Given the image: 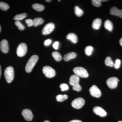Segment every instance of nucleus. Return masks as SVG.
<instances>
[{
	"instance_id": "nucleus-40",
	"label": "nucleus",
	"mask_w": 122,
	"mask_h": 122,
	"mask_svg": "<svg viewBox=\"0 0 122 122\" xmlns=\"http://www.w3.org/2000/svg\"><path fill=\"white\" fill-rule=\"evenodd\" d=\"M44 122H50L49 121H47V120H46V121H44Z\"/></svg>"
},
{
	"instance_id": "nucleus-20",
	"label": "nucleus",
	"mask_w": 122,
	"mask_h": 122,
	"mask_svg": "<svg viewBox=\"0 0 122 122\" xmlns=\"http://www.w3.org/2000/svg\"><path fill=\"white\" fill-rule=\"evenodd\" d=\"M34 22V25L37 26L41 25L44 22V20L41 18L37 17L34 19L33 20Z\"/></svg>"
},
{
	"instance_id": "nucleus-26",
	"label": "nucleus",
	"mask_w": 122,
	"mask_h": 122,
	"mask_svg": "<svg viewBox=\"0 0 122 122\" xmlns=\"http://www.w3.org/2000/svg\"><path fill=\"white\" fill-rule=\"evenodd\" d=\"M93 50V48L91 46H88L85 48V52L87 56H90Z\"/></svg>"
},
{
	"instance_id": "nucleus-1",
	"label": "nucleus",
	"mask_w": 122,
	"mask_h": 122,
	"mask_svg": "<svg viewBox=\"0 0 122 122\" xmlns=\"http://www.w3.org/2000/svg\"><path fill=\"white\" fill-rule=\"evenodd\" d=\"M38 59V57L37 55H33L31 57L25 66V70L26 72L30 73L31 72Z\"/></svg>"
},
{
	"instance_id": "nucleus-36",
	"label": "nucleus",
	"mask_w": 122,
	"mask_h": 122,
	"mask_svg": "<svg viewBox=\"0 0 122 122\" xmlns=\"http://www.w3.org/2000/svg\"><path fill=\"white\" fill-rule=\"evenodd\" d=\"M69 122H82L81 121L79 120H73L70 121Z\"/></svg>"
},
{
	"instance_id": "nucleus-13",
	"label": "nucleus",
	"mask_w": 122,
	"mask_h": 122,
	"mask_svg": "<svg viewBox=\"0 0 122 122\" xmlns=\"http://www.w3.org/2000/svg\"><path fill=\"white\" fill-rule=\"evenodd\" d=\"M110 14L112 15H116L122 18V10L118 9L116 7H114L112 8L110 10Z\"/></svg>"
},
{
	"instance_id": "nucleus-6",
	"label": "nucleus",
	"mask_w": 122,
	"mask_h": 122,
	"mask_svg": "<svg viewBox=\"0 0 122 122\" xmlns=\"http://www.w3.org/2000/svg\"><path fill=\"white\" fill-rule=\"evenodd\" d=\"M85 101L84 99L79 97L75 99L72 101L71 105L73 107L76 109H79L84 106Z\"/></svg>"
},
{
	"instance_id": "nucleus-23",
	"label": "nucleus",
	"mask_w": 122,
	"mask_h": 122,
	"mask_svg": "<svg viewBox=\"0 0 122 122\" xmlns=\"http://www.w3.org/2000/svg\"><path fill=\"white\" fill-rule=\"evenodd\" d=\"M105 65L107 66L113 67L114 66L113 61L112 60L111 58L109 56L107 57L105 60Z\"/></svg>"
},
{
	"instance_id": "nucleus-22",
	"label": "nucleus",
	"mask_w": 122,
	"mask_h": 122,
	"mask_svg": "<svg viewBox=\"0 0 122 122\" xmlns=\"http://www.w3.org/2000/svg\"><path fill=\"white\" fill-rule=\"evenodd\" d=\"M52 56L54 59L57 61H61L62 58L61 54L58 52H53L52 53Z\"/></svg>"
},
{
	"instance_id": "nucleus-12",
	"label": "nucleus",
	"mask_w": 122,
	"mask_h": 122,
	"mask_svg": "<svg viewBox=\"0 0 122 122\" xmlns=\"http://www.w3.org/2000/svg\"><path fill=\"white\" fill-rule=\"evenodd\" d=\"M0 49L1 52L5 53H8L9 51L8 43L7 40L3 39L0 44Z\"/></svg>"
},
{
	"instance_id": "nucleus-34",
	"label": "nucleus",
	"mask_w": 122,
	"mask_h": 122,
	"mask_svg": "<svg viewBox=\"0 0 122 122\" xmlns=\"http://www.w3.org/2000/svg\"><path fill=\"white\" fill-rule=\"evenodd\" d=\"M59 45V42L58 41H56L54 43L53 45V47L55 49L57 50L58 49Z\"/></svg>"
},
{
	"instance_id": "nucleus-39",
	"label": "nucleus",
	"mask_w": 122,
	"mask_h": 122,
	"mask_svg": "<svg viewBox=\"0 0 122 122\" xmlns=\"http://www.w3.org/2000/svg\"><path fill=\"white\" fill-rule=\"evenodd\" d=\"M51 1V0H46V1L47 2H50Z\"/></svg>"
},
{
	"instance_id": "nucleus-41",
	"label": "nucleus",
	"mask_w": 122,
	"mask_h": 122,
	"mask_svg": "<svg viewBox=\"0 0 122 122\" xmlns=\"http://www.w3.org/2000/svg\"><path fill=\"white\" fill-rule=\"evenodd\" d=\"M1 31V27L0 25V33Z\"/></svg>"
},
{
	"instance_id": "nucleus-14",
	"label": "nucleus",
	"mask_w": 122,
	"mask_h": 122,
	"mask_svg": "<svg viewBox=\"0 0 122 122\" xmlns=\"http://www.w3.org/2000/svg\"><path fill=\"white\" fill-rule=\"evenodd\" d=\"M79 78L76 75H73L70 78L69 83L71 86H73L79 83Z\"/></svg>"
},
{
	"instance_id": "nucleus-38",
	"label": "nucleus",
	"mask_w": 122,
	"mask_h": 122,
	"mask_svg": "<svg viewBox=\"0 0 122 122\" xmlns=\"http://www.w3.org/2000/svg\"><path fill=\"white\" fill-rule=\"evenodd\" d=\"M1 66L0 65V78L1 75Z\"/></svg>"
},
{
	"instance_id": "nucleus-2",
	"label": "nucleus",
	"mask_w": 122,
	"mask_h": 122,
	"mask_svg": "<svg viewBox=\"0 0 122 122\" xmlns=\"http://www.w3.org/2000/svg\"><path fill=\"white\" fill-rule=\"evenodd\" d=\"M4 75L7 82L10 83L13 81L14 73L13 68L11 66L6 68L4 72Z\"/></svg>"
},
{
	"instance_id": "nucleus-16",
	"label": "nucleus",
	"mask_w": 122,
	"mask_h": 122,
	"mask_svg": "<svg viewBox=\"0 0 122 122\" xmlns=\"http://www.w3.org/2000/svg\"><path fill=\"white\" fill-rule=\"evenodd\" d=\"M76 56L77 54L76 53L74 52H71L65 55L63 57V59L64 61H68L71 59H74L76 57Z\"/></svg>"
},
{
	"instance_id": "nucleus-11",
	"label": "nucleus",
	"mask_w": 122,
	"mask_h": 122,
	"mask_svg": "<svg viewBox=\"0 0 122 122\" xmlns=\"http://www.w3.org/2000/svg\"><path fill=\"white\" fill-rule=\"evenodd\" d=\"M93 111L97 115H99L101 117H105L107 115L106 112L100 107H95L93 109Z\"/></svg>"
},
{
	"instance_id": "nucleus-29",
	"label": "nucleus",
	"mask_w": 122,
	"mask_h": 122,
	"mask_svg": "<svg viewBox=\"0 0 122 122\" xmlns=\"http://www.w3.org/2000/svg\"><path fill=\"white\" fill-rule=\"evenodd\" d=\"M15 25L17 26L18 29L20 30H23L25 29V26L23 25L20 21L16 20L15 22Z\"/></svg>"
},
{
	"instance_id": "nucleus-25",
	"label": "nucleus",
	"mask_w": 122,
	"mask_h": 122,
	"mask_svg": "<svg viewBox=\"0 0 122 122\" xmlns=\"http://www.w3.org/2000/svg\"><path fill=\"white\" fill-rule=\"evenodd\" d=\"M27 16L26 13H23L21 14H17L15 15L14 17V19L16 20H21L24 19Z\"/></svg>"
},
{
	"instance_id": "nucleus-15",
	"label": "nucleus",
	"mask_w": 122,
	"mask_h": 122,
	"mask_svg": "<svg viewBox=\"0 0 122 122\" xmlns=\"http://www.w3.org/2000/svg\"><path fill=\"white\" fill-rule=\"evenodd\" d=\"M102 24V20L100 18H96L94 20L92 24V27L94 29L98 30L100 28Z\"/></svg>"
},
{
	"instance_id": "nucleus-3",
	"label": "nucleus",
	"mask_w": 122,
	"mask_h": 122,
	"mask_svg": "<svg viewBox=\"0 0 122 122\" xmlns=\"http://www.w3.org/2000/svg\"><path fill=\"white\" fill-rule=\"evenodd\" d=\"M73 71L76 75L82 78H87L89 74L86 70L82 67H76L73 69Z\"/></svg>"
},
{
	"instance_id": "nucleus-42",
	"label": "nucleus",
	"mask_w": 122,
	"mask_h": 122,
	"mask_svg": "<svg viewBox=\"0 0 122 122\" xmlns=\"http://www.w3.org/2000/svg\"><path fill=\"white\" fill-rule=\"evenodd\" d=\"M122 122V121H119V122Z\"/></svg>"
},
{
	"instance_id": "nucleus-7",
	"label": "nucleus",
	"mask_w": 122,
	"mask_h": 122,
	"mask_svg": "<svg viewBox=\"0 0 122 122\" xmlns=\"http://www.w3.org/2000/svg\"><path fill=\"white\" fill-rule=\"evenodd\" d=\"M119 81L116 77H112L107 79V84L110 89H115L117 86L118 81Z\"/></svg>"
},
{
	"instance_id": "nucleus-37",
	"label": "nucleus",
	"mask_w": 122,
	"mask_h": 122,
	"mask_svg": "<svg viewBox=\"0 0 122 122\" xmlns=\"http://www.w3.org/2000/svg\"><path fill=\"white\" fill-rule=\"evenodd\" d=\"M119 43H120V45L122 46V37L120 39L119 41Z\"/></svg>"
},
{
	"instance_id": "nucleus-31",
	"label": "nucleus",
	"mask_w": 122,
	"mask_h": 122,
	"mask_svg": "<svg viewBox=\"0 0 122 122\" xmlns=\"http://www.w3.org/2000/svg\"><path fill=\"white\" fill-rule=\"evenodd\" d=\"M60 87L62 91H65L69 89V86L66 83H62L60 86Z\"/></svg>"
},
{
	"instance_id": "nucleus-30",
	"label": "nucleus",
	"mask_w": 122,
	"mask_h": 122,
	"mask_svg": "<svg viewBox=\"0 0 122 122\" xmlns=\"http://www.w3.org/2000/svg\"><path fill=\"white\" fill-rule=\"evenodd\" d=\"M121 61L120 59H117L115 60V62L114 63V67L116 69H119L120 68L121 65Z\"/></svg>"
},
{
	"instance_id": "nucleus-4",
	"label": "nucleus",
	"mask_w": 122,
	"mask_h": 122,
	"mask_svg": "<svg viewBox=\"0 0 122 122\" xmlns=\"http://www.w3.org/2000/svg\"><path fill=\"white\" fill-rule=\"evenodd\" d=\"M42 71L46 77L49 78H51L54 77L56 74L55 70L49 66H44Z\"/></svg>"
},
{
	"instance_id": "nucleus-19",
	"label": "nucleus",
	"mask_w": 122,
	"mask_h": 122,
	"mask_svg": "<svg viewBox=\"0 0 122 122\" xmlns=\"http://www.w3.org/2000/svg\"><path fill=\"white\" fill-rule=\"evenodd\" d=\"M33 8L36 11L41 12L44 10L45 7L43 5L38 4H34L32 5Z\"/></svg>"
},
{
	"instance_id": "nucleus-5",
	"label": "nucleus",
	"mask_w": 122,
	"mask_h": 122,
	"mask_svg": "<svg viewBox=\"0 0 122 122\" xmlns=\"http://www.w3.org/2000/svg\"><path fill=\"white\" fill-rule=\"evenodd\" d=\"M27 51V46L26 44L24 43H21L17 49V54L19 57L24 56L26 54Z\"/></svg>"
},
{
	"instance_id": "nucleus-35",
	"label": "nucleus",
	"mask_w": 122,
	"mask_h": 122,
	"mask_svg": "<svg viewBox=\"0 0 122 122\" xmlns=\"http://www.w3.org/2000/svg\"><path fill=\"white\" fill-rule=\"evenodd\" d=\"M51 43V41L50 39H47V40H46L44 42V44L45 46H48Z\"/></svg>"
},
{
	"instance_id": "nucleus-27",
	"label": "nucleus",
	"mask_w": 122,
	"mask_h": 122,
	"mask_svg": "<svg viewBox=\"0 0 122 122\" xmlns=\"http://www.w3.org/2000/svg\"><path fill=\"white\" fill-rule=\"evenodd\" d=\"M9 8V6L7 3L0 2V9L4 11H7Z\"/></svg>"
},
{
	"instance_id": "nucleus-28",
	"label": "nucleus",
	"mask_w": 122,
	"mask_h": 122,
	"mask_svg": "<svg viewBox=\"0 0 122 122\" xmlns=\"http://www.w3.org/2000/svg\"><path fill=\"white\" fill-rule=\"evenodd\" d=\"M106 0H92L91 1L92 3L94 6L96 7H99L101 5L102 1H107Z\"/></svg>"
},
{
	"instance_id": "nucleus-9",
	"label": "nucleus",
	"mask_w": 122,
	"mask_h": 122,
	"mask_svg": "<svg viewBox=\"0 0 122 122\" xmlns=\"http://www.w3.org/2000/svg\"><path fill=\"white\" fill-rule=\"evenodd\" d=\"M89 91L91 95L93 97L99 98L101 96V92L96 85L92 86L90 88Z\"/></svg>"
},
{
	"instance_id": "nucleus-17",
	"label": "nucleus",
	"mask_w": 122,
	"mask_h": 122,
	"mask_svg": "<svg viewBox=\"0 0 122 122\" xmlns=\"http://www.w3.org/2000/svg\"><path fill=\"white\" fill-rule=\"evenodd\" d=\"M66 38L74 44L77 42L78 38L77 35L73 33H70L66 36Z\"/></svg>"
},
{
	"instance_id": "nucleus-10",
	"label": "nucleus",
	"mask_w": 122,
	"mask_h": 122,
	"mask_svg": "<svg viewBox=\"0 0 122 122\" xmlns=\"http://www.w3.org/2000/svg\"><path fill=\"white\" fill-rule=\"evenodd\" d=\"M22 114L25 119L27 121H30L32 120L34 115L31 111L29 109H24L22 111Z\"/></svg>"
},
{
	"instance_id": "nucleus-21",
	"label": "nucleus",
	"mask_w": 122,
	"mask_h": 122,
	"mask_svg": "<svg viewBox=\"0 0 122 122\" xmlns=\"http://www.w3.org/2000/svg\"><path fill=\"white\" fill-rule=\"evenodd\" d=\"M75 13L78 17H81L83 15V11L78 6H75L74 8Z\"/></svg>"
},
{
	"instance_id": "nucleus-8",
	"label": "nucleus",
	"mask_w": 122,
	"mask_h": 122,
	"mask_svg": "<svg viewBox=\"0 0 122 122\" xmlns=\"http://www.w3.org/2000/svg\"><path fill=\"white\" fill-rule=\"evenodd\" d=\"M55 28V25L52 22L46 25L42 30V34L44 35H48L52 32Z\"/></svg>"
},
{
	"instance_id": "nucleus-24",
	"label": "nucleus",
	"mask_w": 122,
	"mask_h": 122,
	"mask_svg": "<svg viewBox=\"0 0 122 122\" xmlns=\"http://www.w3.org/2000/svg\"><path fill=\"white\" fill-rule=\"evenodd\" d=\"M68 98V95H66L65 94L62 95L59 94L57 96L56 99L58 102H62L67 99Z\"/></svg>"
},
{
	"instance_id": "nucleus-32",
	"label": "nucleus",
	"mask_w": 122,
	"mask_h": 122,
	"mask_svg": "<svg viewBox=\"0 0 122 122\" xmlns=\"http://www.w3.org/2000/svg\"><path fill=\"white\" fill-rule=\"evenodd\" d=\"M73 89L77 92L80 91L81 90V85L79 83L73 86Z\"/></svg>"
},
{
	"instance_id": "nucleus-18",
	"label": "nucleus",
	"mask_w": 122,
	"mask_h": 122,
	"mask_svg": "<svg viewBox=\"0 0 122 122\" xmlns=\"http://www.w3.org/2000/svg\"><path fill=\"white\" fill-rule=\"evenodd\" d=\"M104 27L105 29L111 32L113 28V23L110 20H107L104 23Z\"/></svg>"
},
{
	"instance_id": "nucleus-33",
	"label": "nucleus",
	"mask_w": 122,
	"mask_h": 122,
	"mask_svg": "<svg viewBox=\"0 0 122 122\" xmlns=\"http://www.w3.org/2000/svg\"><path fill=\"white\" fill-rule=\"evenodd\" d=\"M25 22L29 27H30V26L34 25L33 21L31 19H27V20H25Z\"/></svg>"
}]
</instances>
